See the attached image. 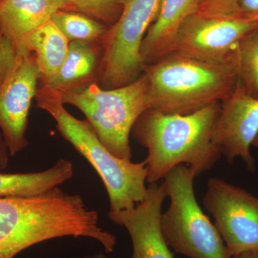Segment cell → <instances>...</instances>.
I'll return each instance as SVG.
<instances>
[{
	"instance_id": "6da1fadb",
	"label": "cell",
	"mask_w": 258,
	"mask_h": 258,
	"mask_svg": "<svg viewBox=\"0 0 258 258\" xmlns=\"http://www.w3.org/2000/svg\"><path fill=\"white\" fill-rule=\"evenodd\" d=\"M64 237L92 239L107 253L116 244L81 195L57 187L36 196L0 198V258H15L35 244Z\"/></svg>"
},
{
	"instance_id": "7a4b0ae2",
	"label": "cell",
	"mask_w": 258,
	"mask_h": 258,
	"mask_svg": "<svg viewBox=\"0 0 258 258\" xmlns=\"http://www.w3.org/2000/svg\"><path fill=\"white\" fill-rule=\"evenodd\" d=\"M220 110L221 103L188 115L144 111L131 134L147 149V182L157 183L180 164L197 176L212 169L222 156L213 140Z\"/></svg>"
},
{
	"instance_id": "3957f363",
	"label": "cell",
	"mask_w": 258,
	"mask_h": 258,
	"mask_svg": "<svg viewBox=\"0 0 258 258\" xmlns=\"http://www.w3.org/2000/svg\"><path fill=\"white\" fill-rule=\"evenodd\" d=\"M149 81L150 108L166 114L188 115L221 103L237 88L235 64L170 53L143 64Z\"/></svg>"
},
{
	"instance_id": "277c9868",
	"label": "cell",
	"mask_w": 258,
	"mask_h": 258,
	"mask_svg": "<svg viewBox=\"0 0 258 258\" xmlns=\"http://www.w3.org/2000/svg\"><path fill=\"white\" fill-rule=\"evenodd\" d=\"M37 106L55 120L56 128L91 164L104 184L111 212L134 208L147 192V163L124 160L108 152L87 119L80 120L64 108L60 93L48 85H40Z\"/></svg>"
},
{
	"instance_id": "5b68a950",
	"label": "cell",
	"mask_w": 258,
	"mask_h": 258,
	"mask_svg": "<svg viewBox=\"0 0 258 258\" xmlns=\"http://www.w3.org/2000/svg\"><path fill=\"white\" fill-rule=\"evenodd\" d=\"M57 91L64 105L82 112L108 152L132 161L131 132L139 117L150 108L147 75L143 73L134 82L113 89H102L94 83L81 91Z\"/></svg>"
},
{
	"instance_id": "8992f818",
	"label": "cell",
	"mask_w": 258,
	"mask_h": 258,
	"mask_svg": "<svg viewBox=\"0 0 258 258\" xmlns=\"http://www.w3.org/2000/svg\"><path fill=\"white\" fill-rule=\"evenodd\" d=\"M195 171L185 164L173 168L163 181L169 208L160 228L170 249L189 258H232L215 225L204 213L195 191Z\"/></svg>"
},
{
	"instance_id": "52a82bcc",
	"label": "cell",
	"mask_w": 258,
	"mask_h": 258,
	"mask_svg": "<svg viewBox=\"0 0 258 258\" xmlns=\"http://www.w3.org/2000/svg\"><path fill=\"white\" fill-rule=\"evenodd\" d=\"M161 3V0H125L119 18L102 39L96 83L102 89L126 86L143 74L141 47Z\"/></svg>"
},
{
	"instance_id": "ba28073f",
	"label": "cell",
	"mask_w": 258,
	"mask_h": 258,
	"mask_svg": "<svg viewBox=\"0 0 258 258\" xmlns=\"http://www.w3.org/2000/svg\"><path fill=\"white\" fill-rule=\"evenodd\" d=\"M257 30V17L240 11L207 13L197 10L179 27L169 54L235 64L239 45Z\"/></svg>"
},
{
	"instance_id": "9c48e42d",
	"label": "cell",
	"mask_w": 258,
	"mask_h": 258,
	"mask_svg": "<svg viewBox=\"0 0 258 258\" xmlns=\"http://www.w3.org/2000/svg\"><path fill=\"white\" fill-rule=\"evenodd\" d=\"M205 208L232 257L258 251V198L242 188L211 178L203 199Z\"/></svg>"
},
{
	"instance_id": "30bf717a",
	"label": "cell",
	"mask_w": 258,
	"mask_h": 258,
	"mask_svg": "<svg viewBox=\"0 0 258 258\" xmlns=\"http://www.w3.org/2000/svg\"><path fill=\"white\" fill-rule=\"evenodd\" d=\"M16 46L14 67L0 86V132L11 157L28 146L29 112L41 78L35 54L22 42Z\"/></svg>"
},
{
	"instance_id": "8fae6325",
	"label": "cell",
	"mask_w": 258,
	"mask_h": 258,
	"mask_svg": "<svg viewBox=\"0 0 258 258\" xmlns=\"http://www.w3.org/2000/svg\"><path fill=\"white\" fill-rule=\"evenodd\" d=\"M258 135V98L249 96L238 82L230 96L221 102L213 140L229 163L241 158L254 172L250 147Z\"/></svg>"
},
{
	"instance_id": "7c38bea8",
	"label": "cell",
	"mask_w": 258,
	"mask_h": 258,
	"mask_svg": "<svg viewBox=\"0 0 258 258\" xmlns=\"http://www.w3.org/2000/svg\"><path fill=\"white\" fill-rule=\"evenodd\" d=\"M164 184H150L143 201L130 210L108 212L116 225L128 231L133 246L131 258H174L160 228L163 203L166 198Z\"/></svg>"
},
{
	"instance_id": "4fadbf2b",
	"label": "cell",
	"mask_w": 258,
	"mask_h": 258,
	"mask_svg": "<svg viewBox=\"0 0 258 258\" xmlns=\"http://www.w3.org/2000/svg\"><path fill=\"white\" fill-rule=\"evenodd\" d=\"M199 0H161L156 20L141 47L143 64H150L169 53L179 27L198 10Z\"/></svg>"
},
{
	"instance_id": "5bb4252c",
	"label": "cell",
	"mask_w": 258,
	"mask_h": 258,
	"mask_svg": "<svg viewBox=\"0 0 258 258\" xmlns=\"http://www.w3.org/2000/svg\"><path fill=\"white\" fill-rule=\"evenodd\" d=\"M101 42L72 41L60 69L53 76L39 82L57 90L78 91L97 83L101 64Z\"/></svg>"
},
{
	"instance_id": "9a60e30c",
	"label": "cell",
	"mask_w": 258,
	"mask_h": 258,
	"mask_svg": "<svg viewBox=\"0 0 258 258\" xmlns=\"http://www.w3.org/2000/svg\"><path fill=\"white\" fill-rule=\"evenodd\" d=\"M60 10H64L62 0H3L0 3V34L18 45Z\"/></svg>"
},
{
	"instance_id": "2e32d148",
	"label": "cell",
	"mask_w": 258,
	"mask_h": 258,
	"mask_svg": "<svg viewBox=\"0 0 258 258\" xmlns=\"http://www.w3.org/2000/svg\"><path fill=\"white\" fill-rule=\"evenodd\" d=\"M72 162L60 159L46 170L31 173H0V198H25L48 192L74 175Z\"/></svg>"
},
{
	"instance_id": "e0dca14e",
	"label": "cell",
	"mask_w": 258,
	"mask_h": 258,
	"mask_svg": "<svg viewBox=\"0 0 258 258\" xmlns=\"http://www.w3.org/2000/svg\"><path fill=\"white\" fill-rule=\"evenodd\" d=\"M21 42L35 54L41 72L39 82L58 71L69 51V40L51 20L29 33Z\"/></svg>"
},
{
	"instance_id": "ac0fdd59",
	"label": "cell",
	"mask_w": 258,
	"mask_h": 258,
	"mask_svg": "<svg viewBox=\"0 0 258 258\" xmlns=\"http://www.w3.org/2000/svg\"><path fill=\"white\" fill-rule=\"evenodd\" d=\"M51 21L69 42H101L108 27L77 12L60 10L52 15Z\"/></svg>"
},
{
	"instance_id": "d6986e66",
	"label": "cell",
	"mask_w": 258,
	"mask_h": 258,
	"mask_svg": "<svg viewBox=\"0 0 258 258\" xmlns=\"http://www.w3.org/2000/svg\"><path fill=\"white\" fill-rule=\"evenodd\" d=\"M235 67L239 82L244 91L258 98V30L239 45Z\"/></svg>"
},
{
	"instance_id": "ffe728a7",
	"label": "cell",
	"mask_w": 258,
	"mask_h": 258,
	"mask_svg": "<svg viewBox=\"0 0 258 258\" xmlns=\"http://www.w3.org/2000/svg\"><path fill=\"white\" fill-rule=\"evenodd\" d=\"M62 2L64 10L82 13L110 28L119 18L125 0H62Z\"/></svg>"
},
{
	"instance_id": "44dd1931",
	"label": "cell",
	"mask_w": 258,
	"mask_h": 258,
	"mask_svg": "<svg viewBox=\"0 0 258 258\" xmlns=\"http://www.w3.org/2000/svg\"><path fill=\"white\" fill-rule=\"evenodd\" d=\"M16 56V45L10 39L0 35V86L14 67Z\"/></svg>"
},
{
	"instance_id": "7402d4cb",
	"label": "cell",
	"mask_w": 258,
	"mask_h": 258,
	"mask_svg": "<svg viewBox=\"0 0 258 258\" xmlns=\"http://www.w3.org/2000/svg\"><path fill=\"white\" fill-rule=\"evenodd\" d=\"M239 0H199L198 11L207 13H230L239 11Z\"/></svg>"
},
{
	"instance_id": "603a6c76",
	"label": "cell",
	"mask_w": 258,
	"mask_h": 258,
	"mask_svg": "<svg viewBox=\"0 0 258 258\" xmlns=\"http://www.w3.org/2000/svg\"><path fill=\"white\" fill-rule=\"evenodd\" d=\"M238 10L258 18V0H239Z\"/></svg>"
},
{
	"instance_id": "cb8c5ba5",
	"label": "cell",
	"mask_w": 258,
	"mask_h": 258,
	"mask_svg": "<svg viewBox=\"0 0 258 258\" xmlns=\"http://www.w3.org/2000/svg\"><path fill=\"white\" fill-rule=\"evenodd\" d=\"M9 156L8 147L0 132V170H3L8 166Z\"/></svg>"
},
{
	"instance_id": "d4e9b609",
	"label": "cell",
	"mask_w": 258,
	"mask_h": 258,
	"mask_svg": "<svg viewBox=\"0 0 258 258\" xmlns=\"http://www.w3.org/2000/svg\"><path fill=\"white\" fill-rule=\"evenodd\" d=\"M232 258H258V251H247L233 256Z\"/></svg>"
},
{
	"instance_id": "484cf974",
	"label": "cell",
	"mask_w": 258,
	"mask_h": 258,
	"mask_svg": "<svg viewBox=\"0 0 258 258\" xmlns=\"http://www.w3.org/2000/svg\"><path fill=\"white\" fill-rule=\"evenodd\" d=\"M74 258H106V255L104 254L101 253V252H99V253H97L95 254H92V255H87L84 256L83 257H74Z\"/></svg>"
},
{
	"instance_id": "4316f807",
	"label": "cell",
	"mask_w": 258,
	"mask_h": 258,
	"mask_svg": "<svg viewBox=\"0 0 258 258\" xmlns=\"http://www.w3.org/2000/svg\"><path fill=\"white\" fill-rule=\"evenodd\" d=\"M252 147H258V135L255 139H254V142H252Z\"/></svg>"
},
{
	"instance_id": "83f0119b",
	"label": "cell",
	"mask_w": 258,
	"mask_h": 258,
	"mask_svg": "<svg viewBox=\"0 0 258 258\" xmlns=\"http://www.w3.org/2000/svg\"><path fill=\"white\" fill-rule=\"evenodd\" d=\"M3 0H0V3H1L2 2H3Z\"/></svg>"
},
{
	"instance_id": "f1b7e54d",
	"label": "cell",
	"mask_w": 258,
	"mask_h": 258,
	"mask_svg": "<svg viewBox=\"0 0 258 258\" xmlns=\"http://www.w3.org/2000/svg\"><path fill=\"white\" fill-rule=\"evenodd\" d=\"M0 35H1V34H0Z\"/></svg>"
}]
</instances>
